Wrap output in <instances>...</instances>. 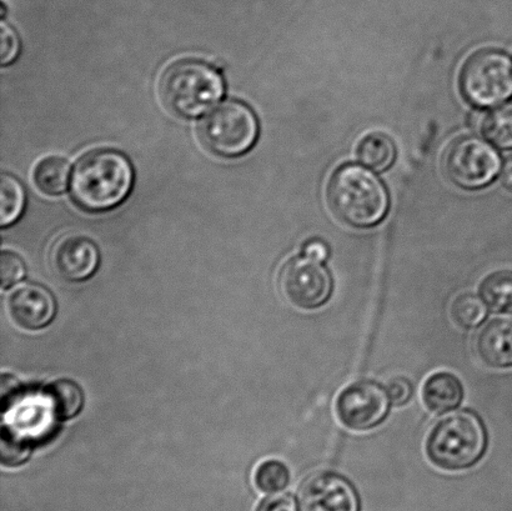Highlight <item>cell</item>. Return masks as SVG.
Wrapping results in <instances>:
<instances>
[{
    "label": "cell",
    "mask_w": 512,
    "mask_h": 511,
    "mask_svg": "<svg viewBox=\"0 0 512 511\" xmlns=\"http://www.w3.org/2000/svg\"><path fill=\"white\" fill-rule=\"evenodd\" d=\"M133 183L132 163L123 153L97 149L75 164L70 192L80 208L93 213L107 212L127 199Z\"/></svg>",
    "instance_id": "obj_1"
},
{
    "label": "cell",
    "mask_w": 512,
    "mask_h": 511,
    "mask_svg": "<svg viewBox=\"0 0 512 511\" xmlns=\"http://www.w3.org/2000/svg\"><path fill=\"white\" fill-rule=\"evenodd\" d=\"M328 199L336 217L356 228L379 224L389 210V194L378 175L360 165H344L329 183Z\"/></svg>",
    "instance_id": "obj_2"
},
{
    "label": "cell",
    "mask_w": 512,
    "mask_h": 511,
    "mask_svg": "<svg viewBox=\"0 0 512 511\" xmlns=\"http://www.w3.org/2000/svg\"><path fill=\"white\" fill-rule=\"evenodd\" d=\"M483 420L471 410L448 415L436 423L426 439L430 462L448 472L470 469L488 449Z\"/></svg>",
    "instance_id": "obj_3"
},
{
    "label": "cell",
    "mask_w": 512,
    "mask_h": 511,
    "mask_svg": "<svg viewBox=\"0 0 512 511\" xmlns=\"http://www.w3.org/2000/svg\"><path fill=\"white\" fill-rule=\"evenodd\" d=\"M225 85L217 69L197 59L170 65L160 80V93L170 112L197 118L223 98Z\"/></svg>",
    "instance_id": "obj_4"
},
{
    "label": "cell",
    "mask_w": 512,
    "mask_h": 511,
    "mask_svg": "<svg viewBox=\"0 0 512 511\" xmlns=\"http://www.w3.org/2000/svg\"><path fill=\"white\" fill-rule=\"evenodd\" d=\"M200 135L210 152L225 158L240 157L258 139L259 122L247 104L229 100L204 118Z\"/></svg>",
    "instance_id": "obj_5"
},
{
    "label": "cell",
    "mask_w": 512,
    "mask_h": 511,
    "mask_svg": "<svg viewBox=\"0 0 512 511\" xmlns=\"http://www.w3.org/2000/svg\"><path fill=\"white\" fill-rule=\"evenodd\" d=\"M461 92L479 108L495 107L512 97V59L500 50L473 55L460 77Z\"/></svg>",
    "instance_id": "obj_6"
},
{
    "label": "cell",
    "mask_w": 512,
    "mask_h": 511,
    "mask_svg": "<svg viewBox=\"0 0 512 511\" xmlns=\"http://www.w3.org/2000/svg\"><path fill=\"white\" fill-rule=\"evenodd\" d=\"M444 169L451 182L465 189H480L498 177L499 153L478 137L456 140L446 150Z\"/></svg>",
    "instance_id": "obj_7"
},
{
    "label": "cell",
    "mask_w": 512,
    "mask_h": 511,
    "mask_svg": "<svg viewBox=\"0 0 512 511\" xmlns=\"http://www.w3.org/2000/svg\"><path fill=\"white\" fill-rule=\"evenodd\" d=\"M333 277L323 263L308 257L293 258L279 273V290L286 302L303 310L323 307L333 294Z\"/></svg>",
    "instance_id": "obj_8"
},
{
    "label": "cell",
    "mask_w": 512,
    "mask_h": 511,
    "mask_svg": "<svg viewBox=\"0 0 512 511\" xmlns=\"http://www.w3.org/2000/svg\"><path fill=\"white\" fill-rule=\"evenodd\" d=\"M391 400L386 389L371 380L348 385L336 399V414L346 428L365 432L388 417Z\"/></svg>",
    "instance_id": "obj_9"
},
{
    "label": "cell",
    "mask_w": 512,
    "mask_h": 511,
    "mask_svg": "<svg viewBox=\"0 0 512 511\" xmlns=\"http://www.w3.org/2000/svg\"><path fill=\"white\" fill-rule=\"evenodd\" d=\"M298 499L301 511H363L355 485L334 472L311 475L301 485Z\"/></svg>",
    "instance_id": "obj_10"
},
{
    "label": "cell",
    "mask_w": 512,
    "mask_h": 511,
    "mask_svg": "<svg viewBox=\"0 0 512 511\" xmlns=\"http://www.w3.org/2000/svg\"><path fill=\"white\" fill-rule=\"evenodd\" d=\"M99 264V250L92 240L69 235L54 245L52 265L55 273L69 282L92 277Z\"/></svg>",
    "instance_id": "obj_11"
},
{
    "label": "cell",
    "mask_w": 512,
    "mask_h": 511,
    "mask_svg": "<svg viewBox=\"0 0 512 511\" xmlns=\"http://www.w3.org/2000/svg\"><path fill=\"white\" fill-rule=\"evenodd\" d=\"M9 313L14 323L25 330L47 327L55 315V300L52 293L37 284H27L10 295Z\"/></svg>",
    "instance_id": "obj_12"
},
{
    "label": "cell",
    "mask_w": 512,
    "mask_h": 511,
    "mask_svg": "<svg viewBox=\"0 0 512 511\" xmlns=\"http://www.w3.org/2000/svg\"><path fill=\"white\" fill-rule=\"evenodd\" d=\"M475 352L486 367L512 368V317L491 319L475 338Z\"/></svg>",
    "instance_id": "obj_13"
},
{
    "label": "cell",
    "mask_w": 512,
    "mask_h": 511,
    "mask_svg": "<svg viewBox=\"0 0 512 511\" xmlns=\"http://www.w3.org/2000/svg\"><path fill=\"white\" fill-rule=\"evenodd\" d=\"M421 398L431 413L446 414L458 408L463 402V384L454 374L435 373L425 380Z\"/></svg>",
    "instance_id": "obj_14"
},
{
    "label": "cell",
    "mask_w": 512,
    "mask_h": 511,
    "mask_svg": "<svg viewBox=\"0 0 512 511\" xmlns=\"http://www.w3.org/2000/svg\"><path fill=\"white\" fill-rule=\"evenodd\" d=\"M479 294L493 312L512 314V270L489 274L481 282Z\"/></svg>",
    "instance_id": "obj_15"
},
{
    "label": "cell",
    "mask_w": 512,
    "mask_h": 511,
    "mask_svg": "<svg viewBox=\"0 0 512 511\" xmlns=\"http://www.w3.org/2000/svg\"><path fill=\"white\" fill-rule=\"evenodd\" d=\"M70 168L67 160L48 157L35 165L33 179L40 192L47 195H60L69 184Z\"/></svg>",
    "instance_id": "obj_16"
},
{
    "label": "cell",
    "mask_w": 512,
    "mask_h": 511,
    "mask_svg": "<svg viewBox=\"0 0 512 511\" xmlns=\"http://www.w3.org/2000/svg\"><path fill=\"white\" fill-rule=\"evenodd\" d=\"M360 162L376 170L384 172L393 165L396 158V148L393 140L383 133L366 135L361 140L358 149Z\"/></svg>",
    "instance_id": "obj_17"
},
{
    "label": "cell",
    "mask_w": 512,
    "mask_h": 511,
    "mask_svg": "<svg viewBox=\"0 0 512 511\" xmlns=\"http://www.w3.org/2000/svg\"><path fill=\"white\" fill-rule=\"evenodd\" d=\"M47 398L60 419L74 418L83 408L82 389L73 380H57L47 388Z\"/></svg>",
    "instance_id": "obj_18"
},
{
    "label": "cell",
    "mask_w": 512,
    "mask_h": 511,
    "mask_svg": "<svg viewBox=\"0 0 512 511\" xmlns=\"http://www.w3.org/2000/svg\"><path fill=\"white\" fill-rule=\"evenodd\" d=\"M450 315L459 328L471 330L480 327L488 317V309L481 297L473 293L458 295L451 303Z\"/></svg>",
    "instance_id": "obj_19"
},
{
    "label": "cell",
    "mask_w": 512,
    "mask_h": 511,
    "mask_svg": "<svg viewBox=\"0 0 512 511\" xmlns=\"http://www.w3.org/2000/svg\"><path fill=\"white\" fill-rule=\"evenodd\" d=\"M25 205V193L22 184L12 175L3 174L0 179V222L2 227L17 222Z\"/></svg>",
    "instance_id": "obj_20"
},
{
    "label": "cell",
    "mask_w": 512,
    "mask_h": 511,
    "mask_svg": "<svg viewBox=\"0 0 512 511\" xmlns=\"http://www.w3.org/2000/svg\"><path fill=\"white\" fill-rule=\"evenodd\" d=\"M291 475L288 467L280 460H266L255 470L254 483L260 492L275 494L288 488Z\"/></svg>",
    "instance_id": "obj_21"
},
{
    "label": "cell",
    "mask_w": 512,
    "mask_h": 511,
    "mask_svg": "<svg viewBox=\"0 0 512 511\" xmlns=\"http://www.w3.org/2000/svg\"><path fill=\"white\" fill-rule=\"evenodd\" d=\"M486 137L501 149L512 148V103L495 109L483 124Z\"/></svg>",
    "instance_id": "obj_22"
},
{
    "label": "cell",
    "mask_w": 512,
    "mask_h": 511,
    "mask_svg": "<svg viewBox=\"0 0 512 511\" xmlns=\"http://www.w3.org/2000/svg\"><path fill=\"white\" fill-rule=\"evenodd\" d=\"M29 447L13 429L2 430V462L7 467H17L28 458Z\"/></svg>",
    "instance_id": "obj_23"
},
{
    "label": "cell",
    "mask_w": 512,
    "mask_h": 511,
    "mask_svg": "<svg viewBox=\"0 0 512 511\" xmlns=\"http://www.w3.org/2000/svg\"><path fill=\"white\" fill-rule=\"evenodd\" d=\"M25 275V264L19 255L13 252L2 253L0 257V282H2V288L8 289L13 287L24 278Z\"/></svg>",
    "instance_id": "obj_24"
},
{
    "label": "cell",
    "mask_w": 512,
    "mask_h": 511,
    "mask_svg": "<svg viewBox=\"0 0 512 511\" xmlns=\"http://www.w3.org/2000/svg\"><path fill=\"white\" fill-rule=\"evenodd\" d=\"M255 511H301V508L293 494L275 493L261 499Z\"/></svg>",
    "instance_id": "obj_25"
},
{
    "label": "cell",
    "mask_w": 512,
    "mask_h": 511,
    "mask_svg": "<svg viewBox=\"0 0 512 511\" xmlns=\"http://www.w3.org/2000/svg\"><path fill=\"white\" fill-rule=\"evenodd\" d=\"M0 39H2V54H0V60L2 65L12 64L15 59L18 58L20 53V40L18 34L9 25L2 23L0 28Z\"/></svg>",
    "instance_id": "obj_26"
},
{
    "label": "cell",
    "mask_w": 512,
    "mask_h": 511,
    "mask_svg": "<svg viewBox=\"0 0 512 511\" xmlns=\"http://www.w3.org/2000/svg\"><path fill=\"white\" fill-rule=\"evenodd\" d=\"M386 392L389 394L391 404L396 407L408 404L411 397H413V385L405 378H394L388 383Z\"/></svg>",
    "instance_id": "obj_27"
},
{
    "label": "cell",
    "mask_w": 512,
    "mask_h": 511,
    "mask_svg": "<svg viewBox=\"0 0 512 511\" xmlns=\"http://www.w3.org/2000/svg\"><path fill=\"white\" fill-rule=\"evenodd\" d=\"M304 257L318 260V262H325L329 258L330 250L328 245L320 239H311L306 242L303 247Z\"/></svg>",
    "instance_id": "obj_28"
},
{
    "label": "cell",
    "mask_w": 512,
    "mask_h": 511,
    "mask_svg": "<svg viewBox=\"0 0 512 511\" xmlns=\"http://www.w3.org/2000/svg\"><path fill=\"white\" fill-rule=\"evenodd\" d=\"M501 182L506 189L512 192V154L505 160L503 170H501Z\"/></svg>",
    "instance_id": "obj_29"
}]
</instances>
